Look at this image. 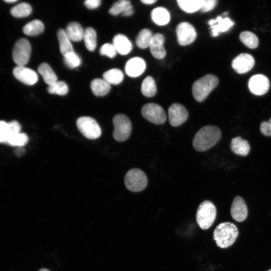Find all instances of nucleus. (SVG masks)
Segmentation results:
<instances>
[{
	"label": "nucleus",
	"mask_w": 271,
	"mask_h": 271,
	"mask_svg": "<svg viewBox=\"0 0 271 271\" xmlns=\"http://www.w3.org/2000/svg\"><path fill=\"white\" fill-rule=\"evenodd\" d=\"M221 131L214 125H206L200 128L193 140V146L197 151L204 152L216 145L220 140Z\"/></svg>",
	"instance_id": "1"
},
{
	"label": "nucleus",
	"mask_w": 271,
	"mask_h": 271,
	"mask_svg": "<svg viewBox=\"0 0 271 271\" xmlns=\"http://www.w3.org/2000/svg\"><path fill=\"white\" fill-rule=\"evenodd\" d=\"M141 91L142 94L146 97H153L157 92V87L154 79L151 76L145 78L142 83Z\"/></svg>",
	"instance_id": "32"
},
{
	"label": "nucleus",
	"mask_w": 271,
	"mask_h": 271,
	"mask_svg": "<svg viewBox=\"0 0 271 271\" xmlns=\"http://www.w3.org/2000/svg\"><path fill=\"white\" fill-rule=\"evenodd\" d=\"M153 35L152 32L148 29L142 30L136 38V44L141 49H145L149 47Z\"/></svg>",
	"instance_id": "33"
},
{
	"label": "nucleus",
	"mask_w": 271,
	"mask_h": 271,
	"mask_svg": "<svg viewBox=\"0 0 271 271\" xmlns=\"http://www.w3.org/2000/svg\"><path fill=\"white\" fill-rule=\"evenodd\" d=\"M146 67L145 61L140 57H136L127 61L125 66V71L128 76L136 77L144 73Z\"/></svg>",
	"instance_id": "18"
},
{
	"label": "nucleus",
	"mask_w": 271,
	"mask_h": 271,
	"mask_svg": "<svg viewBox=\"0 0 271 271\" xmlns=\"http://www.w3.org/2000/svg\"><path fill=\"white\" fill-rule=\"evenodd\" d=\"M230 148L234 154L242 156L247 155L250 149L248 142L240 137H237L231 140Z\"/></svg>",
	"instance_id": "22"
},
{
	"label": "nucleus",
	"mask_w": 271,
	"mask_h": 271,
	"mask_svg": "<svg viewBox=\"0 0 271 271\" xmlns=\"http://www.w3.org/2000/svg\"><path fill=\"white\" fill-rule=\"evenodd\" d=\"M232 217L237 222L244 221L247 216L248 211L244 200L240 196L235 197L230 208Z\"/></svg>",
	"instance_id": "16"
},
{
	"label": "nucleus",
	"mask_w": 271,
	"mask_h": 271,
	"mask_svg": "<svg viewBox=\"0 0 271 271\" xmlns=\"http://www.w3.org/2000/svg\"><path fill=\"white\" fill-rule=\"evenodd\" d=\"M238 235L236 225L231 222H225L216 226L213 232V238L218 246L225 248L235 242Z\"/></svg>",
	"instance_id": "2"
},
{
	"label": "nucleus",
	"mask_w": 271,
	"mask_h": 271,
	"mask_svg": "<svg viewBox=\"0 0 271 271\" xmlns=\"http://www.w3.org/2000/svg\"><path fill=\"white\" fill-rule=\"evenodd\" d=\"M164 41V37L160 33L155 34L152 38L149 47L152 55L156 59H162L166 56Z\"/></svg>",
	"instance_id": "19"
},
{
	"label": "nucleus",
	"mask_w": 271,
	"mask_h": 271,
	"mask_svg": "<svg viewBox=\"0 0 271 271\" xmlns=\"http://www.w3.org/2000/svg\"><path fill=\"white\" fill-rule=\"evenodd\" d=\"M143 116L151 122L161 124L166 120V114L164 109L159 104L149 103L144 105L142 108Z\"/></svg>",
	"instance_id": "9"
},
{
	"label": "nucleus",
	"mask_w": 271,
	"mask_h": 271,
	"mask_svg": "<svg viewBox=\"0 0 271 271\" xmlns=\"http://www.w3.org/2000/svg\"><path fill=\"white\" fill-rule=\"evenodd\" d=\"M63 56L65 64L70 68H76L81 63L80 58L74 51L69 52Z\"/></svg>",
	"instance_id": "37"
},
{
	"label": "nucleus",
	"mask_w": 271,
	"mask_h": 271,
	"mask_svg": "<svg viewBox=\"0 0 271 271\" xmlns=\"http://www.w3.org/2000/svg\"><path fill=\"white\" fill-rule=\"evenodd\" d=\"M205 0H178L179 7L188 13H194L201 9Z\"/></svg>",
	"instance_id": "27"
},
{
	"label": "nucleus",
	"mask_w": 271,
	"mask_h": 271,
	"mask_svg": "<svg viewBox=\"0 0 271 271\" xmlns=\"http://www.w3.org/2000/svg\"><path fill=\"white\" fill-rule=\"evenodd\" d=\"M57 37L59 43L60 50L62 54H65L74 51L70 40L67 36L65 30L60 29L57 33Z\"/></svg>",
	"instance_id": "28"
},
{
	"label": "nucleus",
	"mask_w": 271,
	"mask_h": 271,
	"mask_svg": "<svg viewBox=\"0 0 271 271\" xmlns=\"http://www.w3.org/2000/svg\"><path fill=\"white\" fill-rule=\"evenodd\" d=\"M103 79L110 84L117 85L122 81L123 74L119 69L113 68L104 73Z\"/></svg>",
	"instance_id": "30"
},
{
	"label": "nucleus",
	"mask_w": 271,
	"mask_h": 271,
	"mask_svg": "<svg viewBox=\"0 0 271 271\" xmlns=\"http://www.w3.org/2000/svg\"><path fill=\"white\" fill-rule=\"evenodd\" d=\"M109 13L113 16L122 14L124 16H130L133 13L132 6L129 1L120 0L113 4Z\"/></svg>",
	"instance_id": "21"
},
{
	"label": "nucleus",
	"mask_w": 271,
	"mask_h": 271,
	"mask_svg": "<svg viewBox=\"0 0 271 271\" xmlns=\"http://www.w3.org/2000/svg\"><path fill=\"white\" fill-rule=\"evenodd\" d=\"M86 48L90 51H94L97 45L96 33L94 29L88 27L84 30L83 39Z\"/></svg>",
	"instance_id": "31"
},
{
	"label": "nucleus",
	"mask_w": 271,
	"mask_h": 271,
	"mask_svg": "<svg viewBox=\"0 0 271 271\" xmlns=\"http://www.w3.org/2000/svg\"><path fill=\"white\" fill-rule=\"evenodd\" d=\"M267 271H271V269H269Z\"/></svg>",
	"instance_id": "47"
},
{
	"label": "nucleus",
	"mask_w": 271,
	"mask_h": 271,
	"mask_svg": "<svg viewBox=\"0 0 271 271\" xmlns=\"http://www.w3.org/2000/svg\"><path fill=\"white\" fill-rule=\"evenodd\" d=\"M124 183L128 190L132 192H140L147 186L148 179L141 170L133 168L129 170L124 177Z\"/></svg>",
	"instance_id": "5"
},
{
	"label": "nucleus",
	"mask_w": 271,
	"mask_h": 271,
	"mask_svg": "<svg viewBox=\"0 0 271 271\" xmlns=\"http://www.w3.org/2000/svg\"><path fill=\"white\" fill-rule=\"evenodd\" d=\"M218 83L217 77L207 74L196 81L192 86V93L195 100L203 101Z\"/></svg>",
	"instance_id": "3"
},
{
	"label": "nucleus",
	"mask_w": 271,
	"mask_h": 271,
	"mask_svg": "<svg viewBox=\"0 0 271 271\" xmlns=\"http://www.w3.org/2000/svg\"><path fill=\"white\" fill-rule=\"evenodd\" d=\"M208 24L210 26L212 36L216 37L220 33L229 30L233 26L234 22L228 17L222 18L218 16L215 19L210 20Z\"/></svg>",
	"instance_id": "17"
},
{
	"label": "nucleus",
	"mask_w": 271,
	"mask_h": 271,
	"mask_svg": "<svg viewBox=\"0 0 271 271\" xmlns=\"http://www.w3.org/2000/svg\"><path fill=\"white\" fill-rule=\"evenodd\" d=\"M261 132L264 136H271V118L267 121H262L260 126Z\"/></svg>",
	"instance_id": "40"
},
{
	"label": "nucleus",
	"mask_w": 271,
	"mask_h": 271,
	"mask_svg": "<svg viewBox=\"0 0 271 271\" xmlns=\"http://www.w3.org/2000/svg\"><path fill=\"white\" fill-rule=\"evenodd\" d=\"M31 53V45L25 39H19L13 50L12 57L17 66H25L29 61Z\"/></svg>",
	"instance_id": "8"
},
{
	"label": "nucleus",
	"mask_w": 271,
	"mask_h": 271,
	"mask_svg": "<svg viewBox=\"0 0 271 271\" xmlns=\"http://www.w3.org/2000/svg\"><path fill=\"white\" fill-rule=\"evenodd\" d=\"M168 116L170 124L173 126H178L187 120L188 112L183 105L174 103L168 109Z\"/></svg>",
	"instance_id": "11"
},
{
	"label": "nucleus",
	"mask_w": 271,
	"mask_h": 271,
	"mask_svg": "<svg viewBox=\"0 0 271 271\" xmlns=\"http://www.w3.org/2000/svg\"><path fill=\"white\" fill-rule=\"evenodd\" d=\"M39 271H50V270L45 268H41Z\"/></svg>",
	"instance_id": "46"
},
{
	"label": "nucleus",
	"mask_w": 271,
	"mask_h": 271,
	"mask_svg": "<svg viewBox=\"0 0 271 271\" xmlns=\"http://www.w3.org/2000/svg\"><path fill=\"white\" fill-rule=\"evenodd\" d=\"M47 90L51 94L65 95L68 92V87L65 82L57 80L53 84L49 85Z\"/></svg>",
	"instance_id": "36"
},
{
	"label": "nucleus",
	"mask_w": 271,
	"mask_h": 271,
	"mask_svg": "<svg viewBox=\"0 0 271 271\" xmlns=\"http://www.w3.org/2000/svg\"><path fill=\"white\" fill-rule=\"evenodd\" d=\"M44 30L43 23L39 20H35L27 23L23 28V32L28 36L39 35Z\"/></svg>",
	"instance_id": "29"
},
{
	"label": "nucleus",
	"mask_w": 271,
	"mask_h": 271,
	"mask_svg": "<svg viewBox=\"0 0 271 271\" xmlns=\"http://www.w3.org/2000/svg\"><path fill=\"white\" fill-rule=\"evenodd\" d=\"M65 32L70 41L78 42L83 39L84 30L77 22H71L66 27Z\"/></svg>",
	"instance_id": "23"
},
{
	"label": "nucleus",
	"mask_w": 271,
	"mask_h": 271,
	"mask_svg": "<svg viewBox=\"0 0 271 271\" xmlns=\"http://www.w3.org/2000/svg\"><path fill=\"white\" fill-rule=\"evenodd\" d=\"M13 73L17 79L26 85H33L38 80L37 73L25 66H17L14 68Z\"/></svg>",
	"instance_id": "15"
},
{
	"label": "nucleus",
	"mask_w": 271,
	"mask_h": 271,
	"mask_svg": "<svg viewBox=\"0 0 271 271\" xmlns=\"http://www.w3.org/2000/svg\"><path fill=\"white\" fill-rule=\"evenodd\" d=\"M141 2L145 4L150 5V4H152L153 3H156L157 1L156 0H142L141 1Z\"/></svg>",
	"instance_id": "44"
},
{
	"label": "nucleus",
	"mask_w": 271,
	"mask_h": 271,
	"mask_svg": "<svg viewBox=\"0 0 271 271\" xmlns=\"http://www.w3.org/2000/svg\"><path fill=\"white\" fill-rule=\"evenodd\" d=\"M177 41L181 46L191 44L196 38V32L192 24L182 22L178 25L176 29Z\"/></svg>",
	"instance_id": "10"
},
{
	"label": "nucleus",
	"mask_w": 271,
	"mask_h": 271,
	"mask_svg": "<svg viewBox=\"0 0 271 271\" xmlns=\"http://www.w3.org/2000/svg\"><path fill=\"white\" fill-rule=\"evenodd\" d=\"M90 87L93 93L97 96L106 95L111 89L110 84L104 79L100 78L93 79L91 82Z\"/></svg>",
	"instance_id": "24"
},
{
	"label": "nucleus",
	"mask_w": 271,
	"mask_h": 271,
	"mask_svg": "<svg viewBox=\"0 0 271 271\" xmlns=\"http://www.w3.org/2000/svg\"><path fill=\"white\" fill-rule=\"evenodd\" d=\"M76 125L80 132L86 138L94 140L101 134V130L96 121L89 116H81L76 121Z\"/></svg>",
	"instance_id": "7"
},
{
	"label": "nucleus",
	"mask_w": 271,
	"mask_h": 271,
	"mask_svg": "<svg viewBox=\"0 0 271 271\" xmlns=\"http://www.w3.org/2000/svg\"><path fill=\"white\" fill-rule=\"evenodd\" d=\"M255 63L254 59L249 54L241 53L232 61V68L239 74L245 73L250 71Z\"/></svg>",
	"instance_id": "13"
},
{
	"label": "nucleus",
	"mask_w": 271,
	"mask_h": 271,
	"mask_svg": "<svg viewBox=\"0 0 271 271\" xmlns=\"http://www.w3.org/2000/svg\"><path fill=\"white\" fill-rule=\"evenodd\" d=\"M17 0H5V2L8 3H13L17 2Z\"/></svg>",
	"instance_id": "45"
},
{
	"label": "nucleus",
	"mask_w": 271,
	"mask_h": 271,
	"mask_svg": "<svg viewBox=\"0 0 271 271\" xmlns=\"http://www.w3.org/2000/svg\"><path fill=\"white\" fill-rule=\"evenodd\" d=\"M25 152V149L22 147H17L15 151V153L17 156H22Z\"/></svg>",
	"instance_id": "43"
},
{
	"label": "nucleus",
	"mask_w": 271,
	"mask_h": 271,
	"mask_svg": "<svg viewBox=\"0 0 271 271\" xmlns=\"http://www.w3.org/2000/svg\"><path fill=\"white\" fill-rule=\"evenodd\" d=\"M112 44L117 53L122 55L128 54L132 50V46L128 39L123 34L115 35L112 40Z\"/></svg>",
	"instance_id": "20"
},
{
	"label": "nucleus",
	"mask_w": 271,
	"mask_h": 271,
	"mask_svg": "<svg viewBox=\"0 0 271 271\" xmlns=\"http://www.w3.org/2000/svg\"><path fill=\"white\" fill-rule=\"evenodd\" d=\"M100 0H86L84 5L89 9H94L98 8L101 4Z\"/></svg>",
	"instance_id": "42"
},
{
	"label": "nucleus",
	"mask_w": 271,
	"mask_h": 271,
	"mask_svg": "<svg viewBox=\"0 0 271 271\" xmlns=\"http://www.w3.org/2000/svg\"><path fill=\"white\" fill-rule=\"evenodd\" d=\"M151 18L157 25L163 26L169 22L170 15L169 12L164 8L158 7L152 11Z\"/></svg>",
	"instance_id": "25"
},
{
	"label": "nucleus",
	"mask_w": 271,
	"mask_h": 271,
	"mask_svg": "<svg viewBox=\"0 0 271 271\" xmlns=\"http://www.w3.org/2000/svg\"><path fill=\"white\" fill-rule=\"evenodd\" d=\"M217 4L216 0H205L200 9L202 12H207L213 9Z\"/></svg>",
	"instance_id": "41"
},
{
	"label": "nucleus",
	"mask_w": 271,
	"mask_h": 271,
	"mask_svg": "<svg viewBox=\"0 0 271 271\" xmlns=\"http://www.w3.org/2000/svg\"><path fill=\"white\" fill-rule=\"evenodd\" d=\"M39 73L42 76L45 82L50 85L57 81V77L50 67L46 63L41 64L38 68Z\"/></svg>",
	"instance_id": "26"
},
{
	"label": "nucleus",
	"mask_w": 271,
	"mask_h": 271,
	"mask_svg": "<svg viewBox=\"0 0 271 271\" xmlns=\"http://www.w3.org/2000/svg\"><path fill=\"white\" fill-rule=\"evenodd\" d=\"M240 41L247 47L254 49L258 45V39L257 36L249 31H244L239 35Z\"/></svg>",
	"instance_id": "35"
},
{
	"label": "nucleus",
	"mask_w": 271,
	"mask_h": 271,
	"mask_svg": "<svg viewBox=\"0 0 271 271\" xmlns=\"http://www.w3.org/2000/svg\"><path fill=\"white\" fill-rule=\"evenodd\" d=\"M32 11L31 6L28 3H20L11 10V14L16 18H24L29 16Z\"/></svg>",
	"instance_id": "34"
},
{
	"label": "nucleus",
	"mask_w": 271,
	"mask_h": 271,
	"mask_svg": "<svg viewBox=\"0 0 271 271\" xmlns=\"http://www.w3.org/2000/svg\"><path fill=\"white\" fill-rule=\"evenodd\" d=\"M29 141L28 136L23 132L15 134L8 142L7 144L16 147H22L26 145Z\"/></svg>",
	"instance_id": "38"
},
{
	"label": "nucleus",
	"mask_w": 271,
	"mask_h": 271,
	"mask_svg": "<svg viewBox=\"0 0 271 271\" xmlns=\"http://www.w3.org/2000/svg\"><path fill=\"white\" fill-rule=\"evenodd\" d=\"M112 122L113 138L118 142L126 140L131 132V123L128 117L123 114H117L113 117Z\"/></svg>",
	"instance_id": "6"
},
{
	"label": "nucleus",
	"mask_w": 271,
	"mask_h": 271,
	"mask_svg": "<svg viewBox=\"0 0 271 271\" xmlns=\"http://www.w3.org/2000/svg\"><path fill=\"white\" fill-rule=\"evenodd\" d=\"M216 216V209L215 205L211 201L205 200L198 208L196 219L199 226L205 230L212 225Z\"/></svg>",
	"instance_id": "4"
},
{
	"label": "nucleus",
	"mask_w": 271,
	"mask_h": 271,
	"mask_svg": "<svg viewBox=\"0 0 271 271\" xmlns=\"http://www.w3.org/2000/svg\"><path fill=\"white\" fill-rule=\"evenodd\" d=\"M248 86L252 93L256 95H262L268 91L269 81L265 75L256 74L249 79Z\"/></svg>",
	"instance_id": "12"
},
{
	"label": "nucleus",
	"mask_w": 271,
	"mask_h": 271,
	"mask_svg": "<svg viewBox=\"0 0 271 271\" xmlns=\"http://www.w3.org/2000/svg\"><path fill=\"white\" fill-rule=\"evenodd\" d=\"M99 53L101 55L106 56L110 58H114L117 52L112 44L105 43L100 48Z\"/></svg>",
	"instance_id": "39"
},
{
	"label": "nucleus",
	"mask_w": 271,
	"mask_h": 271,
	"mask_svg": "<svg viewBox=\"0 0 271 271\" xmlns=\"http://www.w3.org/2000/svg\"><path fill=\"white\" fill-rule=\"evenodd\" d=\"M21 126L16 120L7 122L0 121V143L7 144L15 134L21 132Z\"/></svg>",
	"instance_id": "14"
}]
</instances>
